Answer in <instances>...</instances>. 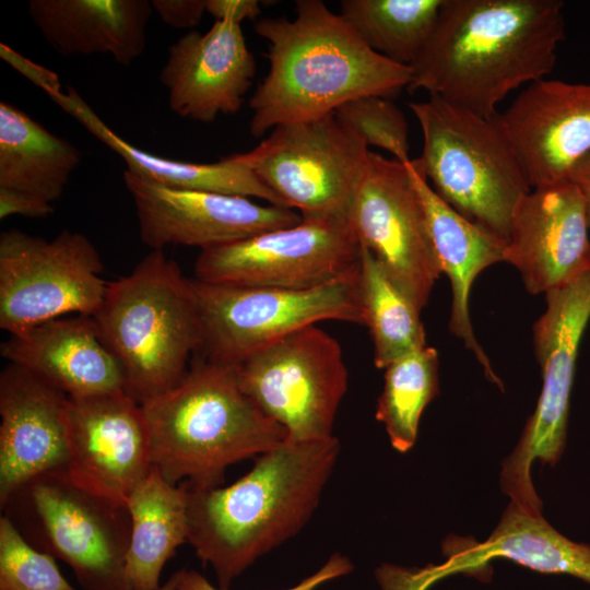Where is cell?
Returning <instances> with one entry per match:
<instances>
[{
    "label": "cell",
    "mask_w": 590,
    "mask_h": 590,
    "mask_svg": "<svg viewBox=\"0 0 590 590\" xmlns=\"http://www.w3.org/2000/svg\"><path fill=\"white\" fill-rule=\"evenodd\" d=\"M564 37L560 0H444L406 90L492 117L510 92L552 72Z\"/></svg>",
    "instance_id": "6da1fadb"
},
{
    "label": "cell",
    "mask_w": 590,
    "mask_h": 590,
    "mask_svg": "<svg viewBox=\"0 0 590 590\" xmlns=\"http://www.w3.org/2000/svg\"><path fill=\"white\" fill-rule=\"evenodd\" d=\"M340 455L337 437L284 440L256 458L228 486L188 488V539L217 587L232 583L257 559L295 536L309 521Z\"/></svg>",
    "instance_id": "7a4b0ae2"
},
{
    "label": "cell",
    "mask_w": 590,
    "mask_h": 590,
    "mask_svg": "<svg viewBox=\"0 0 590 590\" xmlns=\"http://www.w3.org/2000/svg\"><path fill=\"white\" fill-rule=\"evenodd\" d=\"M296 16L262 19L269 70L249 101V131L262 137L280 125L314 120L362 96H397L412 69L371 50L321 0H297Z\"/></svg>",
    "instance_id": "3957f363"
},
{
    "label": "cell",
    "mask_w": 590,
    "mask_h": 590,
    "mask_svg": "<svg viewBox=\"0 0 590 590\" xmlns=\"http://www.w3.org/2000/svg\"><path fill=\"white\" fill-rule=\"evenodd\" d=\"M141 406L153 467L172 484L221 486L229 465L257 458L287 437L246 393L237 364L202 357L174 388Z\"/></svg>",
    "instance_id": "277c9868"
},
{
    "label": "cell",
    "mask_w": 590,
    "mask_h": 590,
    "mask_svg": "<svg viewBox=\"0 0 590 590\" xmlns=\"http://www.w3.org/2000/svg\"><path fill=\"white\" fill-rule=\"evenodd\" d=\"M92 317L121 366L125 392L140 404L174 388L201 346L191 280L163 250H152L128 275L107 282Z\"/></svg>",
    "instance_id": "5b68a950"
},
{
    "label": "cell",
    "mask_w": 590,
    "mask_h": 590,
    "mask_svg": "<svg viewBox=\"0 0 590 590\" xmlns=\"http://www.w3.org/2000/svg\"><path fill=\"white\" fill-rule=\"evenodd\" d=\"M409 106L423 137L416 161L434 191L507 241L515 206L532 188L498 114L484 117L434 95Z\"/></svg>",
    "instance_id": "8992f818"
},
{
    "label": "cell",
    "mask_w": 590,
    "mask_h": 590,
    "mask_svg": "<svg viewBox=\"0 0 590 590\" xmlns=\"http://www.w3.org/2000/svg\"><path fill=\"white\" fill-rule=\"evenodd\" d=\"M36 548L66 563L81 590H130L126 505L78 485L66 470L40 474L1 508Z\"/></svg>",
    "instance_id": "52a82bcc"
},
{
    "label": "cell",
    "mask_w": 590,
    "mask_h": 590,
    "mask_svg": "<svg viewBox=\"0 0 590 590\" xmlns=\"http://www.w3.org/2000/svg\"><path fill=\"white\" fill-rule=\"evenodd\" d=\"M203 357L238 364L286 335L319 321L363 324L359 269L304 290L221 285L191 280Z\"/></svg>",
    "instance_id": "ba28073f"
},
{
    "label": "cell",
    "mask_w": 590,
    "mask_h": 590,
    "mask_svg": "<svg viewBox=\"0 0 590 590\" xmlns=\"http://www.w3.org/2000/svg\"><path fill=\"white\" fill-rule=\"evenodd\" d=\"M545 297V311L532 331L543 380L541 393L500 474L502 488L511 503L532 515L542 512V500L532 483V463L539 459L555 464L566 445L576 361L590 319V272Z\"/></svg>",
    "instance_id": "9c48e42d"
},
{
    "label": "cell",
    "mask_w": 590,
    "mask_h": 590,
    "mask_svg": "<svg viewBox=\"0 0 590 590\" xmlns=\"http://www.w3.org/2000/svg\"><path fill=\"white\" fill-rule=\"evenodd\" d=\"M369 152L334 111L276 126L255 149L237 155L284 208L302 216H347Z\"/></svg>",
    "instance_id": "30bf717a"
},
{
    "label": "cell",
    "mask_w": 590,
    "mask_h": 590,
    "mask_svg": "<svg viewBox=\"0 0 590 590\" xmlns=\"http://www.w3.org/2000/svg\"><path fill=\"white\" fill-rule=\"evenodd\" d=\"M104 263L82 233L52 239L12 228L0 234V328L11 334L68 314L93 316L104 298Z\"/></svg>",
    "instance_id": "8fae6325"
},
{
    "label": "cell",
    "mask_w": 590,
    "mask_h": 590,
    "mask_svg": "<svg viewBox=\"0 0 590 590\" xmlns=\"http://www.w3.org/2000/svg\"><path fill=\"white\" fill-rule=\"evenodd\" d=\"M241 387L286 430V440L333 438L349 375L338 341L316 324L297 330L237 364Z\"/></svg>",
    "instance_id": "7c38bea8"
},
{
    "label": "cell",
    "mask_w": 590,
    "mask_h": 590,
    "mask_svg": "<svg viewBox=\"0 0 590 590\" xmlns=\"http://www.w3.org/2000/svg\"><path fill=\"white\" fill-rule=\"evenodd\" d=\"M361 245L347 216H302L290 227L202 250L196 280L234 286L318 287L359 269Z\"/></svg>",
    "instance_id": "4fadbf2b"
},
{
    "label": "cell",
    "mask_w": 590,
    "mask_h": 590,
    "mask_svg": "<svg viewBox=\"0 0 590 590\" xmlns=\"http://www.w3.org/2000/svg\"><path fill=\"white\" fill-rule=\"evenodd\" d=\"M406 163L369 152L347 219L361 247L422 310L442 272Z\"/></svg>",
    "instance_id": "5bb4252c"
},
{
    "label": "cell",
    "mask_w": 590,
    "mask_h": 590,
    "mask_svg": "<svg viewBox=\"0 0 590 590\" xmlns=\"http://www.w3.org/2000/svg\"><path fill=\"white\" fill-rule=\"evenodd\" d=\"M122 179L134 203L141 241L152 250L182 245L202 251L302 221L293 209L261 205L243 196L167 187L128 169Z\"/></svg>",
    "instance_id": "9a60e30c"
},
{
    "label": "cell",
    "mask_w": 590,
    "mask_h": 590,
    "mask_svg": "<svg viewBox=\"0 0 590 590\" xmlns=\"http://www.w3.org/2000/svg\"><path fill=\"white\" fill-rule=\"evenodd\" d=\"M69 476L83 488L126 505L153 468L148 423L125 390L69 397Z\"/></svg>",
    "instance_id": "2e32d148"
},
{
    "label": "cell",
    "mask_w": 590,
    "mask_h": 590,
    "mask_svg": "<svg viewBox=\"0 0 590 590\" xmlns=\"http://www.w3.org/2000/svg\"><path fill=\"white\" fill-rule=\"evenodd\" d=\"M447 560L423 568L386 564L380 571L382 590H427L438 580L465 574L487 577L495 558L523 567L565 574L590 583V545L578 543L555 530L542 516L523 511L510 502L499 523L484 542L452 538L444 542Z\"/></svg>",
    "instance_id": "e0dca14e"
},
{
    "label": "cell",
    "mask_w": 590,
    "mask_h": 590,
    "mask_svg": "<svg viewBox=\"0 0 590 590\" xmlns=\"http://www.w3.org/2000/svg\"><path fill=\"white\" fill-rule=\"evenodd\" d=\"M589 225L569 179L532 188L515 206L504 261L532 294L560 288L590 272Z\"/></svg>",
    "instance_id": "ac0fdd59"
},
{
    "label": "cell",
    "mask_w": 590,
    "mask_h": 590,
    "mask_svg": "<svg viewBox=\"0 0 590 590\" xmlns=\"http://www.w3.org/2000/svg\"><path fill=\"white\" fill-rule=\"evenodd\" d=\"M498 119L531 188L568 180L590 154V83L538 80Z\"/></svg>",
    "instance_id": "d6986e66"
},
{
    "label": "cell",
    "mask_w": 590,
    "mask_h": 590,
    "mask_svg": "<svg viewBox=\"0 0 590 590\" xmlns=\"http://www.w3.org/2000/svg\"><path fill=\"white\" fill-rule=\"evenodd\" d=\"M255 74L240 24L215 21L204 34L192 30L169 46L160 81L173 113L208 123L241 108Z\"/></svg>",
    "instance_id": "ffe728a7"
},
{
    "label": "cell",
    "mask_w": 590,
    "mask_h": 590,
    "mask_svg": "<svg viewBox=\"0 0 590 590\" xmlns=\"http://www.w3.org/2000/svg\"><path fill=\"white\" fill-rule=\"evenodd\" d=\"M69 397L27 369L0 374V506L30 480L69 462Z\"/></svg>",
    "instance_id": "44dd1931"
},
{
    "label": "cell",
    "mask_w": 590,
    "mask_h": 590,
    "mask_svg": "<svg viewBox=\"0 0 590 590\" xmlns=\"http://www.w3.org/2000/svg\"><path fill=\"white\" fill-rule=\"evenodd\" d=\"M0 353L68 397L123 390L121 366L88 315L56 318L11 334Z\"/></svg>",
    "instance_id": "7402d4cb"
},
{
    "label": "cell",
    "mask_w": 590,
    "mask_h": 590,
    "mask_svg": "<svg viewBox=\"0 0 590 590\" xmlns=\"http://www.w3.org/2000/svg\"><path fill=\"white\" fill-rule=\"evenodd\" d=\"M421 198L430 238L441 268L451 285L450 331L463 341L489 381L503 389V384L477 342L470 318L469 297L477 274L494 263L504 261L507 241L471 222L432 188L415 160L406 163Z\"/></svg>",
    "instance_id": "603a6c76"
},
{
    "label": "cell",
    "mask_w": 590,
    "mask_h": 590,
    "mask_svg": "<svg viewBox=\"0 0 590 590\" xmlns=\"http://www.w3.org/2000/svg\"><path fill=\"white\" fill-rule=\"evenodd\" d=\"M153 13L146 0H31L28 14L48 45L64 57L105 54L131 64L146 48Z\"/></svg>",
    "instance_id": "cb8c5ba5"
},
{
    "label": "cell",
    "mask_w": 590,
    "mask_h": 590,
    "mask_svg": "<svg viewBox=\"0 0 590 590\" xmlns=\"http://www.w3.org/2000/svg\"><path fill=\"white\" fill-rule=\"evenodd\" d=\"M44 90L66 113L119 155L128 170L142 178L179 189L255 197L283 206L237 154L214 163L182 162L157 156L130 144L114 132L72 87L62 90L56 82Z\"/></svg>",
    "instance_id": "d4e9b609"
},
{
    "label": "cell",
    "mask_w": 590,
    "mask_h": 590,
    "mask_svg": "<svg viewBox=\"0 0 590 590\" xmlns=\"http://www.w3.org/2000/svg\"><path fill=\"white\" fill-rule=\"evenodd\" d=\"M130 541L126 578L130 590H157L167 560L188 539V488L172 484L156 468L126 500Z\"/></svg>",
    "instance_id": "484cf974"
},
{
    "label": "cell",
    "mask_w": 590,
    "mask_h": 590,
    "mask_svg": "<svg viewBox=\"0 0 590 590\" xmlns=\"http://www.w3.org/2000/svg\"><path fill=\"white\" fill-rule=\"evenodd\" d=\"M80 150L17 107L0 103V188L52 203L81 162Z\"/></svg>",
    "instance_id": "4316f807"
},
{
    "label": "cell",
    "mask_w": 590,
    "mask_h": 590,
    "mask_svg": "<svg viewBox=\"0 0 590 590\" xmlns=\"http://www.w3.org/2000/svg\"><path fill=\"white\" fill-rule=\"evenodd\" d=\"M444 0H343L340 15L375 52L412 66L428 43Z\"/></svg>",
    "instance_id": "83f0119b"
},
{
    "label": "cell",
    "mask_w": 590,
    "mask_h": 590,
    "mask_svg": "<svg viewBox=\"0 0 590 590\" xmlns=\"http://www.w3.org/2000/svg\"><path fill=\"white\" fill-rule=\"evenodd\" d=\"M359 292L363 324L373 345L374 364L385 369L398 358L425 347L421 310L393 283L374 255L361 247Z\"/></svg>",
    "instance_id": "f1b7e54d"
},
{
    "label": "cell",
    "mask_w": 590,
    "mask_h": 590,
    "mask_svg": "<svg viewBox=\"0 0 590 590\" xmlns=\"http://www.w3.org/2000/svg\"><path fill=\"white\" fill-rule=\"evenodd\" d=\"M438 367L437 350L426 345L385 368L376 420L385 425L392 447L400 452L414 446L422 413L439 392Z\"/></svg>",
    "instance_id": "f546056e"
},
{
    "label": "cell",
    "mask_w": 590,
    "mask_h": 590,
    "mask_svg": "<svg viewBox=\"0 0 590 590\" xmlns=\"http://www.w3.org/2000/svg\"><path fill=\"white\" fill-rule=\"evenodd\" d=\"M0 590H76L56 558L34 547L2 514L0 517Z\"/></svg>",
    "instance_id": "4dcf8cb0"
},
{
    "label": "cell",
    "mask_w": 590,
    "mask_h": 590,
    "mask_svg": "<svg viewBox=\"0 0 590 590\" xmlns=\"http://www.w3.org/2000/svg\"><path fill=\"white\" fill-rule=\"evenodd\" d=\"M335 113L367 146L382 149L401 163L411 161L409 126L404 114L391 98L378 95L357 97L343 104Z\"/></svg>",
    "instance_id": "1f68e13d"
},
{
    "label": "cell",
    "mask_w": 590,
    "mask_h": 590,
    "mask_svg": "<svg viewBox=\"0 0 590 590\" xmlns=\"http://www.w3.org/2000/svg\"><path fill=\"white\" fill-rule=\"evenodd\" d=\"M353 569L354 565L351 559L337 552L316 573L286 590H316L327 581L349 575ZM174 576V590H222L193 569H180Z\"/></svg>",
    "instance_id": "d6a6232c"
},
{
    "label": "cell",
    "mask_w": 590,
    "mask_h": 590,
    "mask_svg": "<svg viewBox=\"0 0 590 590\" xmlns=\"http://www.w3.org/2000/svg\"><path fill=\"white\" fill-rule=\"evenodd\" d=\"M153 11L167 25L175 28H192L206 12V0H153Z\"/></svg>",
    "instance_id": "836d02e7"
},
{
    "label": "cell",
    "mask_w": 590,
    "mask_h": 590,
    "mask_svg": "<svg viewBox=\"0 0 590 590\" xmlns=\"http://www.w3.org/2000/svg\"><path fill=\"white\" fill-rule=\"evenodd\" d=\"M54 213L52 203L27 192L0 188V219L22 215L32 219L48 217Z\"/></svg>",
    "instance_id": "e575fe53"
},
{
    "label": "cell",
    "mask_w": 590,
    "mask_h": 590,
    "mask_svg": "<svg viewBox=\"0 0 590 590\" xmlns=\"http://www.w3.org/2000/svg\"><path fill=\"white\" fill-rule=\"evenodd\" d=\"M206 12L215 21L240 24L245 20H256L261 9L257 0H206Z\"/></svg>",
    "instance_id": "d590c367"
},
{
    "label": "cell",
    "mask_w": 590,
    "mask_h": 590,
    "mask_svg": "<svg viewBox=\"0 0 590 590\" xmlns=\"http://www.w3.org/2000/svg\"><path fill=\"white\" fill-rule=\"evenodd\" d=\"M569 180L575 184L582 197L590 229V154L577 163L569 175Z\"/></svg>",
    "instance_id": "8d00e7d4"
},
{
    "label": "cell",
    "mask_w": 590,
    "mask_h": 590,
    "mask_svg": "<svg viewBox=\"0 0 590 590\" xmlns=\"http://www.w3.org/2000/svg\"><path fill=\"white\" fill-rule=\"evenodd\" d=\"M175 589V576L174 574L161 585L157 590H174Z\"/></svg>",
    "instance_id": "74e56055"
}]
</instances>
